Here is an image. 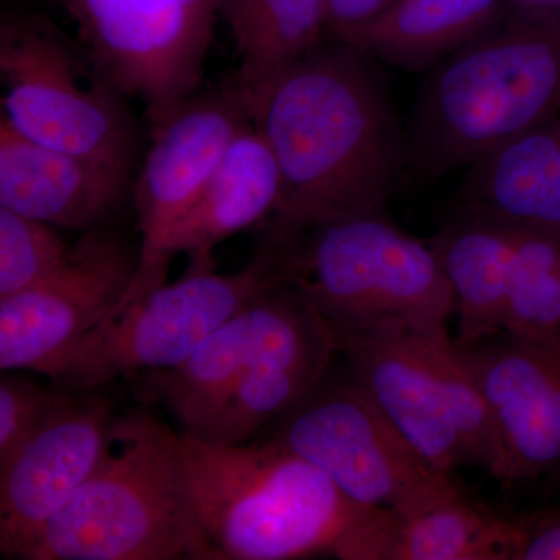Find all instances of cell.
<instances>
[{
  "instance_id": "obj_1",
  "label": "cell",
  "mask_w": 560,
  "mask_h": 560,
  "mask_svg": "<svg viewBox=\"0 0 560 560\" xmlns=\"http://www.w3.org/2000/svg\"><path fill=\"white\" fill-rule=\"evenodd\" d=\"M250 124L278 161L268 232L293 234L386 202L408 179L410 143L382 62L327 38L246 94Z\"/></svg>"
},
{
  "instance_id": "obj_2",
  "label": "cell",
  "mask_w": 560,
  "mask_h": 560,
  "mask_svg": "<svg viewBox=\"0 0 560 560\" xmlns=\"http://www.w3.org/2000/svg\"><path fill=\"white\" fill-rule=\"evenodd\" d=\"M179 438L195 514L217 560H381L389 510L350 500L296 453L268 440Z\"/></svg>"
},
{
  "instance_id": "obj_3",
  "label": "cell",
  "mask_w": 560,
  "mask_h": 560,
  "mask_svg": "<svg viewBox=\"0 0 560 560\" xmlns=\"http://www.w3.org/2000/svg\"><path fill=\"white\" fill-rule=\"evenodd\" d=\"M410 124L408 179L464 171L560 114V0H518L427 70Z\"/></svg>"
},
{
  "instance_id": "obj_4",
  "label": "cell",
  "mask_w": 560,
  "mask_h": 560,
  "mask_svg": "<svg viewBox=\"0 0 560 560\" xmlns=\"http://www.w3.org/2000/svg\"><path fill=\"white\" fill-rule=\"evenodd\" d=\"M217 560L195 514L179 433L149 411L116 416L101 463L27 560Z\"/></svg>"
},
{
  "instance_id": "obj_5",
  "label": "cell",
  "mask_w": 560,
  "mask_h": 560,
  "mask_svg": "<svg viewBox=\"0 0 560 560\" xmlns=\"http://www.w3.org/2000/svg\"><path fill=\"white\" fill-rule=\"evenodd\" d=\"M282 245L289 283L331 327L447 326L456 304L431 243L397 226L386 209L320 221Z\"/></svg>"
},
{
  "instance_id": "obj_6",
  "label": "cell",
  "mask_w": 560,
  "mask_h": 560,
  "mask_svg": "<svg viewBox=\"0 0 560 560\" xmlns=\"http://www.w3.org/2000/svg\"><path fill=\"white\" fill-rule=\"evenodd\" d=\"M289 283L282 246L265 237L234 272L186 271L109 316L46 372L50 385L90 393L131 372L172 370L265 291Z\"/></svg>"
},
{
  "instance_id": "obj_7",
  "label": "cell",
  "mask_w": 560,
  "mask_h": 560,
  "mask_svg": "<svg viewBox=\"0 0 560 560\" xmlns=\"http://www.w3.org/2000/svg\"><path fill=\"white\" fill-rule=\"evenodd\" d=\"M2 117L25 138L132 173L139 138L127 95L50 22L9 14L0 25Z\"/></svg>"
},
{
  "instance_id": "obj_8",
  "label": "cell",
  "mask_w": 560,
  "mask_h": 560,
  "mask_svg": "<svg viewBox=\"0 0 560 560\" xmlns=\"http://www.w3.org/2000/svg\"><path fill=\"white\" fill-rule=\"evenodd\" d=\"M335 368V364H334ZM270 425L276 442L330 478L350 500L410 515L458 490L372 399L346 364Z\"/></svg>"
},
{
  "instance_id": "obj_9",
  "label": "cell",
  "mask_w": 560,
  "mask_h": 560,
  "mask_svg": "<svg viewBox=\"0 0 560 560\" xmlns=\"http://www.w3.org/2000/svg\"><path fill=\"white\" fill-rule=\"evenodd\" d=\"M106 79L147 109L151 128L200 84L219 0H58Z\"/></svg>"
},
{
  "instance_id": "obj_10",
  "label": "cell",
  "mask_w": 560,
  "mask_h": 560,
  "mask_svg": "<svg viewBox=\"0 0 560 560\" xmlns=\"http://www.w3.org/2000/svg\"><path fill=\"white\" fill-rule=\"evenodd\" d=\"M250 114L237 80L194 94L151 130V145L132 184L140 234L139 268L116 315L167 283L173 231L190 212ZM108 316V318H109Z\"/></svg>"
},
{
  "instance_id": "obj_11",
  "label": "cell",
  "mask_w": 560,
  "mask_h": 560,
  "mask_svg": "<svg viewBox=\"0 0 560 560\" xmlns=\"http://www.w3.org/2000/svg\"><path fill=\"white\" fill-rule=\"evenodd\" d=\"M139 257L140 243L110 226L83 232L49 278L0 300V370L46 375L116 311L136 278Z\"/></svg>"
},
{
  "instance_id": "obj_12",
  "label": "cell",
  "mask_w": 560,
  "mask_h": 560,
  "mask_svg": "<svg viewBox=\"0 0 560 560\" xmlns=\"http://www.w3.org/2000/svg\"><path fill=\"white\" fill-rule=\"evenodd\" d=\"M98 390L72 394L0 460V551L7 558H28L50 518L101 463L116 415Z\"/></svg>"
},
{
  "instance_id": "obj_13",
  "label": "cell",
  "mask_w": 560,
  "mask_h": 560,
  "mask_svg": "<svg viewBox=\"0 0 560 560\" xmlns=\"http://www.w3.org/2000/svg\"><path fill=\"white\" fill-rule=\"evenodd\" d=\"M260 302L248 366L201 440L243 444L296 407L334 368L338 350L329 323L290 283L268 290Z\"/></svg>"
},
{
  "instance_id": "obj_14",
  "label": "cell",
  "mask_w": 560,
  "mask_h": 560,
  "mask_svg": "<svg viewBox=\"0 0 560 560\" xmlns=\"http://www.w3.org/2000/svg\"><path fill=\"white\" fill-rule=\"evenodd\" d=\"M488 400L504 486L560 466V335L501 331L460 346Z\"/></svg>"
},
{
  "instance_id": "obj_15",
  "label": "cell",
  "mask_w": 560,
  "mask_h": 560,
  "mask_svg": "<svg viewBox=\"0 0 560 560\" xmlns=\"http://www.w3.org/2000/svg\"><path fill=\"white\" fill-rule=\"evenodd\" d=\"M330 329L338 355L434 467L453 471L469 466L445 407L431 353V331L438 327L420 329L386 320Z\"/></svg>"
},
{
  "instance_id": "obj_16",
  "label": "cell",
  "mask_w": 560,
  "mask_h": 560,
  "mask_svg": "<svg viewBox=\"0 0 560 560\" xmlns=\"http://www.w3.org/2000/svg\"><path fill=\"white\" fill-rule=\"evenodd\" d=\"M132 184L131 172L50 149L0 119V208L83 234L110 226Z\"/></svg>"
},
{
  "instance_id": "obj_17",
  "label": "cell",
  "mask_w": 560,
  "mask_h": 560,
  "mask_svg": "<svg viewBox=\"0 0 560 560\" xmlns=\"http://www.w3.org/2000/svg\"><path fill=\"white\" fill-rule=\"evenodd\" d=\"M280 172L267 140L253 124L243 128L190 212L173 231L171 254H184L187 271L215 270L213 249L270 219L278 206Z\"/></svg>"
},
{
  "instance_id": "obj_18",
  "label": "cell",
  "mask_w": 560,
  "mask_h": 560,
  "mask_svg": "<svg viewBox=\"0 0 560 560\" xmlns=\"http://www.w3.org/2000/svg\"><path fill=\"white\" fill-rule=\"evenodd\" d=\"M458 209L514 226L560 224V114L464 168Z\"/></svg>"
},
{
  "instance_id": "obj_19",
  "label": "cell",
  "mask_w": 560,
  "mask_h": 560,
  "mask_svg": "<svg viewBox=\"0 0 560 560\" xmlns=\"http://www.w3.org/2000/svg\"><path fill=\"white\" fill-rule=\"evenodd\" d=\"M455 294L459 346L504 331L517 226L458 209L431 238Z\"/></svg>"
},
{
  "instance_id": "obj_20",
  "label": "cell",
  "mask_w": 560,
  "mask_h": 560,
  "mask_svg": "<svg viewBox=\"0 0 560 560\" xmlns=\"http://www.w3.org/2000/svg\"><path fill=\"white\" fill-rule=\"evenodd\" d=\"M506 0H394L381 14L335 38L382 65L429 70L489 28Z\"/></svg>"
},
{
  "instance_id": "obj_21",
  "label": "cell",
  "mask_w": 560,
  "mask_h": 560,
  "mask_svg": "<svg viewBox=\"0 0 560 560\" xmlns=\"http://www.w3.org/2000/svg\"><path fill=\"white\" fill-rule=\"evenodd\" d=\"M260 298L213 331L178 366L147 374V393L165 405L180 431L200 436L230 400L259 335Z\"/></svg>"
},
{
  "instance_id": "obj_22",
  "label": "cell",
  "mask_w": 560,
  "mask_h": 560,
  "mask_svg": "<svg viewBox=\"0 0 560 560\" xmlns=\"http://www.w3.org/2000/svg\"><path fill=\"white\" fill-rule=\"evenodd\" d=\"M514 515L471 503L463 490L410 515L393 512L383 560H514Z\"/></svg>"
},
{
  "instance_id": "obj_23",
  "label": "cell",
  "mask_w": 560,
  "mask_h": 560,
  "mask_svg": "<svg viewBox=\"0 0 560 560\" xmlns=\"http://www.w3.org/2000/svg\"><path fill=\"white\" fill-rule=\"evenodd\" d=\"M504 331L560 335V224L517 226Z\"/></svg>"
},
{
  "instance_id": "obj_24",
  "label": "cell",
  "mask_w": 560,
  "mask_h": 560,
  "mask_svg": "<svg viewBox=\"0 0 560 560\" xmlns=\"http://www.w3.org/2000/svg\"><path fill=\"white\" fill-rule=\"evenodd\" d=\"M327 35L324 0H268L238 55L235 80L248 94L307 57Z\"/></svg>"
},
{
  "instance_id": "obj_25",
  "label": "cell",
  "mask_w": 560,
  "mask_h": 560,
  "mask_svg": "<svg viewBox=\"0 0 560 560\" xmlns=\"http://www.w3.org/2000/svg\"><path fill=\"white\" fill-rule=\"evenodd\" d=\"M431 353L467 464L480 467L500 481L501 448L492 412L469 359L458 342L452 340L447 326L431 331Z\"/></svg>"
},
{
  "instance_id": "obj_26",
  "label": "cell",
  "mask_w": 560,
  "mask_h": 560,
  "mask_svg": "<svg viewBox=\"0 0 560 560\" xmlns=\"http://www.w3.org/2000/svg\"><path fill=\"white\" fill-rule=\"evenodd\" d=\"M70 250L51 224L0 208V300L49 278Z\"/></svg>"
},
{
  "instance_id": "obj_27",
  "label": "cell",
  "mask_w": 560,
  "mask_h": 560,
  "mask_svg": "<svg viewBox=\"0 0 560 560\" xmlns=\"http://www.w3.org/2000/svg\"><path fill=\"white\" fill-rule=\"evenodd\" d=\"M72 394L7 374L0 378V460L33 436L55 415L65 407Z\"/></svg>"
},
{
  "instance_id": "obj_28",
  "label": "cell",
  "mask_w": 560,
  "mask_h": 560,
  "mask_svg": "<svg viewBox=\"0 0 560 560\" xmlns=\"http://www.w3.org/2000/svg\"><path fill=\"white\" fill-rule=\"evenodd\" d=\"M514 560H560V503L514 515Z\"/></svg>"
},
{
  "instance_id": "obj_29",
  "label": "cell",
  "mask_w": 560,
  "mask_h": 560,
  "mask_svg": "<svg viewBox=\"0 0 560 560\" xmlns=\"http://www.w3.org/2000/svg\"><path fill=\"white\" fill-rule=\"evenodd\" d=\"M394 0H324L327 33L340 36L374 20Z\"/></svg>"
},
{
  "instance_id": "obj_30",
  "label": "cell",
  "mask_w": 560,
  "mask_h": 560,
  "mask_svg": "<svg viewBox=\"0 0 560 560\" xmlns=\"http://www.w3.org/2000/svg\"><path fill=\"white\" fill-rule=\"evenodd\" d=\"M268 0H219V16L230 28L238 55L248 46Z\"/></svg>"
}]
</instances>
